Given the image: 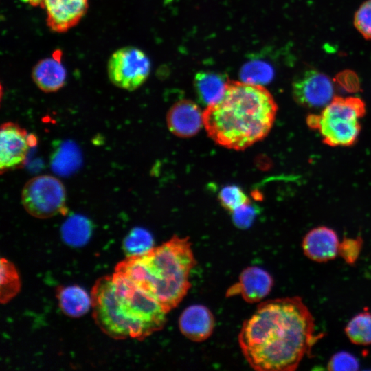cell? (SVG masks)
Returning <instances> with one entry per match:
<instances>
[{"mask_svg": "<svg viewBox=\"0 0 371 371\" xmlns=\"http://www.w3.org/2000/svg\"><path fill=\"white\" fill-rule=\"evenodd\" d=\"M21 202L30 215L38 218H50L66 210L65 189L53 176H37L23 188Z\"/></svg>", "mask_w": 371, "mask_h": 371, "instance_id": "cell-6", "label": "cell"}, {"mask_svg": "<svg viewBox=\"0 0 371 371\" xmlns=\"http://www.w3.org/2000/svg\"><path fill=\"white\" fill-rule=\"evenodd\" d=\"M334 89L330 79L314 69L302 71L292 83V95L301 106L315 108L326 106L333 98Z\"/></svg>", "mask_w": 371, "mask_h": 371, "instance_id": "cell-8", "label": "cell"}, {"mask_svg": "<svg viewBox=\"0 0 371 371\" xmlns=\"http://www.w3.org/2000/svg\"><path fill=\"white\" fill-rule=\"evenodd\" d=\"M361 240L358 239H346L340 243L339 253L347 262H354L360 250Z\"/></svg>", "mask_w": 371, "mask_h": 371, "instance_id": "cell-28", "label": "cell"}, {"mask_svg": "<svg viewBox=\"0 0 371 371\" xmlns=\"http://www.w3.org/2000/svg\"><path fill=\"white\" fill-rule=\"evenodd\" d=\"M218 197L221 205L230 212L250 203L249 197L243 190L234 185L223 187L220 190Z\"/></svg>", "mask_w": 371, "mask_h": 371, "instance_id": "cell-24", "label": "cell"}, {"mask_svg": "<svg viewBox=\"0 0 371 371\" xmlns=\"http://www.w3.org/2000/svg\"><path fill=\"white\" fill-rule=\"evenodd\" d=\"M214 317L204 305H190L183 310L179 319L181 333L188 339L201 342L207 339L214 328Z\"/></svg>", "mask_w": 371, "mask_h": 371, "instance_id": "cell-13", "label": "cell"}, {"mask_svg": "<svg viewBox=\"0 0 371 371\" xmlns=\"http://www.w3.org/2000/svg\"><path fill=\"white\" fill-rule=\"evenodd\" d=\"M91 296L96 324L112 338L143 340L166 322L167 313L160 304L120 273L98 279Z\"/></svg>", "mask_w": 371, "mask_h": 371, "instance_id": "cell-3", "label": "cell"}, {"mask_svg": "<svg viewBox=\"0 0 371 371\" xmlns=\"http://www.w3.org/2000/svg\"><path fill=\"white\" fill-rule=\"evenodd\" d=\"M354 25L364 38L371 39V0L363 2L357 10Z\"/></svg>", "mask_w": 371, "mask_h": 371, "instance_id": "cell-25", "label": "cell"}, {"mask_svg": "<svg viewBox=\"0 0 371 371\" xmlns=\"http://www.w3.org/2000/svg\"><path fill=\"white\" fill-rule=\"evenodd\" d=\"M151 234L146 229L135 227L130 231L124 240V249L129 256L142 255L154 247Z\"/></svg>", "mask_w": 371, "mask_h": 371, "instance_id": "cell-22", "label": "cell"}, {"mask_svg": "<svg viewBox=\"0 0 371 371\" xmlns=\"http://www.w3.org/2000/svg\"><path fill=\"white\" fill-rule=\"evenodd\" d=\"M150 61L146 54L134 46H126L115 51L107 63L110 81L128 91L139 88L150 71Z\"/></svg>", "mask_w": 371, "mask_h": 371, "instance_id": "cell-7", "label": "cell"}, {"mask_svg": "<svg viewBox=\"0 0 371 371\" xmlns=\"http://www.w3.org/2000/svg\"><path fill=\"white\" fill-rule=\"evenodd\" d=\"M20 280L15 267L7 259L1 260L0 299L1 303L11 300L20 289Z\"/></svg>", "mask_w": 371, "mask_h": 371, "instance_id": "cell-23", "label": "cell"}, {"mask_svg": "<svg viewBox=\"0 0 371 371\" xmlns=\"http://www.w3.org/2000/svg\"><path fill=\"white\" fill-rule=\"evenodd\" d=\"M277 111L263 85L228 80L222 98L203 111V126L216 144L243 150L269 134Z\"/></svg>", "mask_w": 371, "mask_h": 371, "instance_id": "cell-2", "label": "cell"}, {"mask_svg": "<svg viewBox=\"0 0 371 371\" xmlns=\"http://www.w3.org/2000/svg\"><path fill=\"white\" fill-rule=\"evenodd\" d=\"M57 297L60 309L69 317L82 316L92 306L91 296L79 286L60 287L58 289Z\"/></svg>", "mask_w": 371, "mask_h": 371, "instance_id": "cell-17", "label": "cell"}, {"mask_svg": "<svg viewBox=\"0 0 371 371\" xmlns=\"http://www.w3.org/2000/svg\"><path fill=\"white\" fill-rule=\"evenodd\" d=\"M196 265L188 237L173 236L161 245L120 262L115 272L128 278L152 296L168 313L188 293Z\"/></svg>", "mask_w": 371, "mask_h": 371, "instance_id": "cell-4", "label": "cell"}, {"mask_svg": "<svg viewBox=\"0 0 371 371\" xmlns=\"http://www.w3.org/2000/svg\"><path fill=\"white\" fill-rule=\"evenodd\" d=\"M232 213L234 223L240 228L249 227L255 217V210L250 203L239 207Z\"/></svg>", "mask_w": 371, "mask_h": 371, "instance_id": "cell-27", "label": "cell"}, {"mask_svg": "<svg viewBox=\"0 0 371 371\" xmlns=\"http://www.w3.org/2000/svg\"><path fill=\"white\" fill-rule=\"evenodd\" d=\"M345 332L355 344H371V311H363L354 316L347 324Z\"/></svg>", "mask_w": 371, "mask_h": 371, "instance_id": "cell-20", "label": "cell"}, {"mask_svg": "<svg viewBox=\"0 0 371 371\" xmlns=\"http://www.w3.org/2000/svg\"><path fill=\"white\" fill-rule=\"evenodd\" d=\"M81 164V154L75 144L65 142L54 153L51 166L52 170L61 175H69L77 170Z\"/></svg>", "mask_w": 371, "mask_h": 371, "instance_id": "cell-18", "label": "cell"}, {"mask_svg": "<svg viewBox=\"0 0 371 371\" xmlns=\"http://www.w3.org/2000/svg\"><path fill=\"white\" fill-rule=\"evenodd\" d=\"M56 54L39 60L32 69L33 81L46 93L57 91L66 82V69L60 61V55Z\"/></svg>", "mask_w": 371, "mask_h": 371, "instance_id": "cell-15", "label": "cell"}, {"mask_svg": "<svg viewBox=\"0 0 371 371\" xmlns=\"http://www.w3.org/2000/svg\"><path fill=\"white\" fill-rule=\"evenodd\" d=\"M313 315L299 297L260 303L245 320L238 344L249 366L258 371H291L313 345Z\"/></svg>", "mask_w": 371, "mask_h": 371, "instance_id": "cell-1", "label": "cell"}, {"mask_svg": "<svg viewBox=\"0 0 371 371\" xmlns=\"http://www.w3.org/2000/svg\"><path fill=\"white\" fill-rule=\"evenodd\" d=\"M51 30L63 33L76 25L86 14L88 0H42Z\"/></svg>", "mask_w": 371, "mask_h": 371, "instance_id": "cell-10", "label": "cell"}, {"mask_svg": "<svg viewBox=\"0 0 371 371\" xmlns=\"http://www.w3.org/2000/svg\"><path fill=\"white\" fill-rule=\"evenodd\" d=\"M90 221L79 214L69 216L61 227L63 240L68 245L79 247L87 243L91 234Z\"/></svg>", "mask_w": 371, "mask_h": 371, "instance_id": "cell-19", "label": "cell"}, {"mask_svg": "<svg viewBox=\"0 0 371 371\" xmlns=\"http://www.w3.org/2000/svg\"><path fill=\"white\" fill-rule=\"evenodd\" d=\"M36 139L19 124L3 123L0 130V169L3 173L23 166L30 146Z\"/></svg>", "mask_w": 371, "mask_h": 371, "instance_id": "cell-9", "label": "cell"}, {"mask_svg": "<svg viewBox=\"0 0 371 371\" xmlns=\"http://www.w3.org/2000/svg\"><path fill=\"white\" fill-rule=\"evenodd\" d=\"M340 243L336 232L327 227H318L309 231L302 241L304 254L319 262L333 260L339 253Z\"/></svg>", "mask_w": 371, "mask_h": 371, "instance_id": "cell-14", "label": "cell"}, {"mask_svg": "<svg viewBox=\"0 0 371 371\" xmlns=\"http://www.w3.org/2000/svg\"><path fill=\"white\" fill-rule=\"evenodd\" d=\"M273 284V278L267 271L248 267L241 272L238 281L227 289L226 297L240 295L248 303L258 302L269 293Z\"/></svg>", "mask_w": 371, "mask_h": 371, "instance_id": "cell-11", "label": "cell"}, {"mask_svg": "<svg viewBox=\"0 0 371 371\" xmlns=\"http://www.w3.org/2000/svg\"><path fill=\"white\" fill-rule=\"evenodd\" d=\"M366 113L363 101L357 97L335 96L319 115H310L308 126L318 130L325 144L348 146L357 140L359 120Z\"/></svg>", "mask_w": 371, "mask_h": 371, "instance_id": "cell-5", "label": "cell"}, {"mask_svg": "<svg viewBox=\"0 0 371 371\" xmlns=\"http://www.w3.org/2000/svg\"><path fill=\"white\" fill-rule=\"evenodd\" d=\"M328 368L333 370H355L359 368V363L350 353L339 352L331 357Z\"/></svg>", "mask_w": 371, "mask_h": 371, "instance_id": "cell-26", "label": "cell"}, {"mask_svg": "<svg viewBox=\"0 0 371 371\" xmlns=\"http://www.w3.org/2000/svg\"><path fill=\"white\" fill-rule=\"evenodd\" d=\"M228 80L213 71H201L194 77V88L199 100L206 106L218 102L223 95Z\"/></svg>", "mask_w": 371, "mask_h": 371, "instance_id": "cell-16", "label": "cell"}, {"mask_svg": "<svg viewBox=\"0 0 371 371\" xmlns=\"http://www.w3.org/2000/svg\"><path fill=\"white\" fill-rule=\"evenodd\" d=\"M239 76L243 82L264 85L272 80L274 70L269 63L260 60H254L243 65Z\"/></svg>", "mask_w": 371, "mask_h": 371, "instance_id": "cell-21", "label": "cell"}, {"mask_svg": "<svg viewBox=\"0 0 371 371\" xmlns=\"http://www.w3.org/2000/svg\"><path fill=\"white\" fill-rule=\"evenodd\" d=\"M203 113L195 102L190 100H179L167 113L168 128L179 137H192L198 133L203 125Z\"/></svg>", "mask_w": 371, "mask_h": 371, "instance_id": "cell-12", "label": "cell"}]
</instances>
